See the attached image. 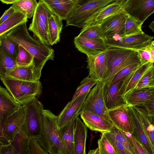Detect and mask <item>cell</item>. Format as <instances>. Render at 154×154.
Masks as SVG:
<instances>
[{
    "mask_svg": "<svg viewBox=\"0 0 154 154\" xmlns=\"http://www.w3.org/2000/svg\"><path fill=\"white\" fill-rule=\"evenodd\" d=\"M42 69L37 67L33 61L26 65L18 66L10 70L5 76L31 82L39 81Z\"/></svg>",
    "mask_w": 154,
    "mask_h": 154,
    "instance_id": "20",
    "label": "cell"
},
{
    "mask_svg": "<svg viewBox=\"0 0 154 154\" xmlns=\"http://www.w3.org/2000/svg\"><path fill=\"white\" fill-rule=\"evenodd\" d=\"M29 148L30 154H47L42 148L36 137H29Z\"/></svg>",
    "mask_w": 154,
    "mask_h": 154,
    "instance_id": "45",
    "label": "cell"
},
{
    "mask_svg": "<svg viewBox=\"0 0 154 154\" xmlns=\"http://www.w3.org/2000/svg\"><path fill=\"white\" fill-rule=\"evenodd\" d=\"M27 17L23 13L17 11L10 18L0 24V36L23 23L27 22Z\"/></svg>",
    "mask_w": 154,
    "mask_h": 154,
    "instance_id": "31",
    "label": "cell"
},
{
    "mask_svg": "<svg viewBox=\"0 0 154 154\" xmlns=\"http://www.w3.org/2000/svg\"><path fill=\"white\" fill-rule=\"evenodd\" d=\"M149 27L154 32V20L152 22L149 26Z\"/></svg>",
    "mask_w": 154,
    "mask_h": 154,
    "instance_id": "54",
    "label": "cell"
},
{
    "mask_svg": "<svg viewBox=\"0 0 154 154\" xmlns=\"http://www.w3.org/2000/svg\"><path fill=\"white\" fill-rule=\"evenodd\" d=\"M37 139L47 154H65L58 129L57 116L49 110L43 111L40 133Z\"/></svg>",
    "mask_w": 154,
    "mask_h": 154,
    "instance_id": "2",
    "label": "cell"
},
{
    "mask_svg": "<svg viewBox=\"0 0 154 154\" xmlns=\"http://www.w3.org/2000/svg\"><path fill=\"white\" fill-rule=\"evenodd\" d=\"M127 106L134 125V133H135L134 135L148 154H154V148L148 138L137 110L134 106L128 105Z\"/></svg>",
    "mask_w": 154,
    "mask_h": 154,
    "instance_id": "18",
    "label": "cell"
},
{
    "mask_svg": "<svg viewBox=\"0 0 154 154\" xmlns=\"http://www.w3.org/2000/svg\"><path fill=\"white\" fill-rule=\"evenodd\" d=\"M78 35L91 38H101L105 40L100 25L85 27L82 28Z\"/></svg>",
    "mask_w": 154,
    "mask_h": 154,
    "instance_id": "37",
    "label": "cell"
},
{
    "mask_svg": "<svg viewBox=\"0 0 154 154\" xmlns=\"http://www.w3.org/2000/svg\"><path fill=\"white\" fill-rule=\"evenodd\" d=\"M122 9L120 3L116 1L112 2L94 14L86 22L83 28L90 26L100 25L107 18Z\"/></svg>",
    "mask_w": 154,
    "mask_h": 154,
    "instance_id": "23",
    "label": "cell"
},
{
    "mask_svg": "<svg viewBox=\"0 0 154 154\" xmlns=\"http://www.w3.org/2000/svg\"><path fill=\"white\" fill-rule=\"evenodd\" d=\"M123 131L129 140L136 154H148L143 145L133 134Z\"/></svg>",
    "mask_w": 154,
    "mask_h": 154,
    "instance_id": "44",
    "label": "cell"
},
{
    "mask_svg": "<svg viewBox=\"0 0 154 154\" xmlns=\"http://www.w3.org/2000/svg\"><path fill=\"white\" fill-rule=\"evenodd\" d=\"M62 19L55 14L50 18L48 26V30L50 45L59 42L60 34L62 29Z\"/></svg>",
    "mask_w": 154,
    "mask_h": 154,
    "instance_id": "27",
    "label": "cell"
},
{
    "mask_svg": "<svg viewBox=\"0 0 154 154\" xmlns=\"http://www.w3.org/2000/svg\"><path fill=\"white\" fill-rule=\"evenodd\" d=\"M29 138L21 128L11 143L13 154H30L29 148Z\"/></svg>",
    "mask_w": 154,
    "mask_h": 154,
    "instance_id": "29",
    "label": "cell"
},
{
    "mask_svg": "<svg viewBox=\"0 0 154 154\" xmlns=\"http://www.w3.org/2000/svg\"><path fill=\"white\" fill-rule=\"evenodd\" d=\"M0 154H13L11 143L7 145H0Z\"/></svg>",
    "mask_w": 154,
    "mask_h": 154,
    "instance_id": "50",
    "label": "cell"
},
{
    "mask_svg": "<svg viewBox=\"0 0 154 154\" xmlns=\"http://www.w3.org/2000/svg\"><path fill=\"white\" fill-rule=\"evenodd\" d=\"M55 15L66 20L75 0H41Z\"/></svg>",
    "mask_w": 154,
    "mask_h": 154,
    "instance_id": "24",
    "label": "cell"
},
{
    "mask_svg": "<svg viewBox=\"0 0 154 154\" xmlns=\"http://www.w3.org/2000/svg\"><path fill=\"white\" fill-rule=\"evenodd\" d=\"M54 14L41 0H39L34 15L43 21L47 26L49 19Z\"/></svg>",
    "mask_w": 154,
    "mask_h": 154,
    "instance_id": "38",
    "label": "cell"
},
{
    "mask_svg": "<svg viewBox=\"0 0 154 154\" xmlns=\"http://www.w3.org/2000/svg\"><path fill=\"white\" fill-rule=\"evenodd\" d=\"M104 84L102 80H99L90 90L85 100L81 113L85 111L93 112L112 122L104 101L103 94Z\"/></svg>",
    "mask_w": 154,
    "mask_h": 154,
    "instance_id": "8",
    "label": "cell"
},
{
    "mask_svg": "<svg viewBox=\"0 0 154 154\" xmlns=\"http://www.w3.org/2000/svg\"><path fill=\"white\" fill-rule=\"evenodd\" d=\"M141 64L140 63H134L125 67L118 72L109 81L106 83L113 82L124 79L130 73L139 67Z\"/></svg>",
    "mask_w": 154,
    "mask_h": 154,
    "instance_id": "42",
    "label": "cell"
},
{
    "mask_svg": "<svg viewBox=\"0 0 154 154\" xmlns=\"http://www.w3.org/2000/svg\"><path fill=\"white\" fill-rule=\"evenodd\" d=\"M34 57L22 46L19 45L18 55L16 61L18 66L29 65L33 61Z\"/></svg>",
    "mask_w": 154,
    "mask_h": 154,
    "instance_id": "40",
    "label": "cell"
},
{
    "mask_svg": "<svg viewBox=\"0 0 154 154\" xmlns=\"http://www.w3.org/2000/svg\"><path fill=\"white\" fill-rule=\"evenodd\" d=\"M128 15L122 9L109 17L100 25L105 40L125 36V24Z\"/></svg>",
    "mask_w": 154,
    "mask_h": 154,
    "instance_id": "10",
    "label": "cell"
},
{
    "mask_svg": "<svg viewBox=\"0 0 154 154\" xmlns=\"http://www.w3.org/2000/svg\"><path fill=\"white\" fill-rule=\"evenodd\" d=\"M26 105H21L19 109L9 116L0 127V145L10 143L15 135L20 131L24 122Z\"/></svg>",
    "mask_w": 154,
    "mask_h": 154,
    "instance_id": "7",
    "label": "cell"
},
{
    "mask_svg": "<svg viewBox=\"0 0 154 154\" xmlns=\"http://www.w3.org/2000/svg\"><path fill=\"white\" fill-rule=\"evenodd\" d=\"M19 45L4 35L0 36V46L5 52L16 60L19 49Z\"/></svg>",
    "mask_w": 154,
    "mask_h": 154,
    "instance_id": "34",
    "label": "cell"
},
{
    "mask_svg": "<svg viewBox=\"0 0 154 154\" xmlns=\"http://www.w3.org/2000/svg\"><path fill=\"white\" fill-rule=\"evenodd\" d=\"M107 50L95 56H87V68L90 77L102 80L107 70Z\"/></svg>",
    "mask_w": 154,
    "mask_h": 154,
    "instance_id": "17",
    "label": "cell"
},
{
    "mask_svg": "<svg viewBox=\"0 0 154 154\" xmlns=\"http://www.w3.org/2000/svg\"><path fill=\"white\" fill-rule=\"evenodd\" d=\"M25 105V119L22 128L29 137L37 138L40 131L41 119L44 110L43 105L36 98Z\"/></svg>",
    "mask_w": 154,
    "mask_h": 154,
    "instance_id": "6",
    "label": "cell"
},
{
    "mask_svg": "<svg viewBox=\"0 0 154 154\" xmlns=\"http://www.w3.org/2000/svg\"><path fill=\"white\" fill-rule=\"evenodd\" d=\"M116 139L122 143L130 154H136V152L129 140L124 133L123 131L117 128L114 125L109 131Z\"/></svg>",
    "mask_w": 154,
    "mask_h": 154,
    "instance_id": "39",
    "label": "cell"
},
{
    "mask_svg": "<svg viewBox=\"0 0 154 154\" xmlns=\"http://www.w3.org/2000/svg\"><path fill=\"white\" fill-rule=\"evenodd\" d=\"M26 22L22 23L4 35L22 46L32 54L35 65L42 69L48 60H53L54 50L49 45L36 40L30 35Z\"/></svg>",
    "mask_w": 154,
    "mask_h": 154,
    "instance_id": "1",
    "label": "cell"
},
{
    "mask_svg": "<svg viewBox=\"0 0 154 154\" xmlns=\"http://www.w3.org/2000/svg\"><path fill=\"white\" fill-rule=\"evenodd\" d=\"M17 66L16 61L0 46V76H5L10 70Z\"/></svg>",
    "mask_w": 154,
    "mask_h": 154,
    "instance_id": "32",
    "label": "cell"
},
{
    "mask_svg": "<svg viewBox=\"0 0 154 154\" xmlns=\"http://www.w3.org/2000/svg\"><path fill=\"white\" fill-rule=\"evenodd\" d=\"M134 107L137 111L148 138L154 148V120L144 108L137 106Z\"/></svg>",
    "mask_w": 154,
    "mask_h": 154,
    "instance_id": "30",
    "label": "cell"
},
{
    "mask_svg": "<svg viewBox=\"0 0 154 154\" xmlns=\"http://www.w3.org/2000/svg\"><path fill=\"white\" fill-rule=\"evenodd\" d=\"M98 81L91 77L89 75L85 78L77 87L71 100H73L79 96L89 91L92 87Z\"/></svg>",
    "mask_w": 154,
    "mask_h": 154,
    "instance_id": "36",
    "label": "cell"
},
{
    "mask_svg": "<svg viewBox=\"0 0 154 154\" xmlns=\"http://www.w3.org/2000/svg\"><path fill=\"white\" fill-rule=\"evenodd\" d=\"M115 0H75L66 20V26L83 28L86 22L94 14Z\"/></svg>",
    "mask_w": 154,
    "mask_h": 154,
    "instance_id": "5",
    "label": "cell"
},
{
    "mask_svg": "<svg viewBox=\"0 0 154 154\" xmlns=\"http://www.w3.org/2000/svg\"><path fill=\"white\" fill-rule=\"evenodd\" d=\"M89 91L67 103L57 116L58 129L69 123L80 114L84 103Z\"/></svg>",
    "mask_w": 154,
    "mask_h": 154,
    "instance_id": "12",
    "label": "cell"
},
{
    "mask_svg": "<svg viewBox=\"0 0 154 154\" xmlns=\"http://www.w3.org/2000/svg\"><path fill=\"white\" fill-rule=\"evenodd\" d=\"M143 23L128 15L125 22V36L144 33L141 29Z\"/></svg>",
    "mask_w": 154,
    "mask_h": 154,
    "instance_id": "35",
    "label": "cell"
},
{
    "mask_svg": "<svg viewBox=\"0 0 154 154\" xmlns=\"http://www.w3.org/2000/svg\"><path fill=\"white\" fill-rule=\"evenodd\" d=\"M4 4H13L19 0H0Z\"/></svg>",
    "mask_w": 154,
    "mask_h": 154,
    "instance_id": "52",
    "label": "cell"
},
{
    "mask_svg": "<svg viewBox=\"0 0 154 154\" xmlns=\"http://www.w3.org/2000/svg\"><path fill=\"white\" fill-rule=\"evenodd\" d=\"M87 127L78 116L76 119L74 131L75 154H85V146L87 137Z\"/></svg>",
    "mask_w": 154,
    "mask_h": 154,
    "instance_id": "25",
    "label": "cell"
},
{
    "mask_svg": "<svg viewBox=\"0 0 154 154\" xmlns=\"http://www.w3.org/2000/svg\"><path fill=\"white\" fill-rule=\"evenodd\" d=\"M148 47L151 54L150 62L153 63L154 62V41L152 42Z\"/></svg>",
    "mask_w": 154,
    "mask_h": 154,
    "instance_id": "51",
    "label": "cell"
},
{
    "mask_svg": "<svg viewBox=\"0 0 154 154\" xmlns=\"http://www.w3.org/2000/svg\"><path fill=\"white\" fill-rule=\"evenodd\" d=\"M152 118L153 119V120H154V116H151Z\"/></svg>",
    "mask_w": 154,
    "mask_h": 154,
    "instance_id": "58",
    "label": "cell"
},
{
    "mask_svg": "<svg viewBox=\"0 0 154 154\" xmlns=\"http://www.w3.org/2000/svg\"><path fill=\"white\" fill-rule=\"evenodd\" d=\"M124 98L128 105L133 106L154 100V87L134 89L125 94Z\"/></svg>",
    "mask_w": 154,
    "mask_h": 154,
    "instance_id": "22",
    "label": "cell"
},
{
    "mask_svg": "<svg viewBox=\"0 0 154 154\" xmlns=\"http://www.w3.org/2000/svg\"><path fill=\"white\" fill-rule=\"evenodd\" d=\"M80 115L86 126L92 131L102 133L109 132L114 126L112 122L93 112L85 111Z\"/></svg>",
    "mask_w": 154,
    "mask_h": 154,
    "instance_id": "16",
    "label": "cell"
},
{
    "mask_svg": "<svg viewBox=\"0 0 154 154\" xmlns=\"http://www.w3.org/2000/svg\"><path fill=\"white\" fill-rule=\"evenodd\" d=\"M154 79V62L152 63V72L151 80Z\"/></svg>",
    "mask_w": 154,
    "mask_h": 154,
    "instance_id": "55",
    "label": "cell"
},
{
    "mask_svg": "<svg viewBox=\"0 0 154 154\" xmlns=\"http://www.w3.org/2000/svg\"><path fill=\"white\" fill-rule=\"evenodd\" d=\"M124 79L113 82L105 83L103 94L104 101L108 110L127 105L124 97L121 95L120 92Z\"/></svg>",
    "mask_w": 154,
    "mask_h": 154,
    "instance_id": "14",
    "label": "cell"
},
{
    "mask_svg": "<svg viewBox=\"0 0 154 154\" xmlns=\"http://www.w3.org/2000/svg\"><path fill=\"white\" fill-rule=\"evenodd\" d=\"M74 42L78 50L87 56H95L108 49L103 39L91 38L78 35L75 37Z\"/></svg>",
    "mask_w": 154,
    "mask_h": 154,
    "instance_id": "13",
    "label": "cell"
},
{
    "mask_svg": "<svg viewBox=\"0 0 154 154\" xmlns=\"http://www.w3.org/2000/svg\"><path fill=\"white\" fill-rule=\"evenodd\" d=\"M127 0H115V1L120 3L121 5Z\"/></svg>",
    "mask_w": 154,
    "mask_h": 154,
    "instance_id": "56",
    "label": "cell"
},
{
    "mask_svg": "<svg viewBox=\"0 0 154 154\" xmlns=\"http://www.w3.org/2000/svg\"><path fill=\"white\" fill-rule=\"evenodd\" d=\"M0 126H3L7 118L17 110L21 106L7 89L0 87Z\"/></svg>",
    "mask_w": 154,
    "mask_h": 154,
    "instance_id": "19",
    "label": "cell"
},
{
    "mask_svg": "<svg viewBox=\"0 0 154 154\" xmlns=\"http://www.w3.org/2000/svg\"><path fill=\"white\" fill-rule=\"evenodd\" d=\"M121 8L129 16L143 23L154 12V0H127Z\"/></svg>",
    "mask_w": 154,
    "mask_h": 154,
    "instance_id": "11",
    "label": "cell"
},
{
    "mask_svg": "<svg viewBox=\"0 0 154 154\" xmlns=\"http://www.w3.org/2000/svg\"><path fill=\"white\" fill-rule=\"evenodd\" d=\"M152 65V63L150 62L141 64L125 78L120 90L121 95L124 97L125 94L134 89Z\"/></svg>",
    "mask_w": 154,
    "mask_h": 154,
    "instance_id": "21",
    "label": "cell"
},
{
    "mask_svg": "<svg viewBox=\"0 0 154 154\" xmlns=\"http://www.w3.org/2000/svg\"><path fill=\"white\" fill-rule=\"evenodd\" d=\"M97 143L100 154H117L113 146L105 136L102 135Z\"/></svg>",
    "mask_w": 154,
    "mask_h": 154,
    "instance_id": "43",
    "label": "cell"
},
{
    "mask_svg": "<svg viewBox=\"0 0 154 154\" xmlns=\"http://www.w3.org/2000/svg\"><path fill=\"white\" fill-rule=\"evenodd\" d=\"M38 4L36 0H19L12 5L30 18L33 16Z\"/></svg>",
    "mask_w": 154,
    "mask_h": 154,
    "instance_id": "33",
    "label": "cell"
},
{
    "mask_svg": "<svg viewBox=\"0 0 154 154\" xmlns=\"http://www.w3.org/2000/svg\"><path fill=\"white\" fill-rule=\"evenodd\" d=\"M149 45L143 48L135 51L138 53L139 57L142 64L150 62L151 54L149 48Z\"/></svg>",
    "mask_w": 154,
    "mask_h": 154,
    "instance_id": "46",
    "label": "cell"
},
{
    "mask_svg": "<svg viewBox=\"0 0 154 154\" xmlns=\"http://www.w3.org/2000/svg\"><path fill=\"white\" fill-rule=\"evenodd\" d=\"M29 29L40 42L50 45L47 26L41 19L33 15Z\"/></svg>",
    "mask_w": 154,
    "mask_h": 154,
    "instance_id": "28",
    "label": "cell"
},
{
    "mask_svg": "<svg viewBox=\"0 0 154 154\" xmlns=\"http://www.w3.org/2000/svg\"><path fill=\"white\" fill-rule=\"evenodd\" d=\"M152 72V65L149 70L142 77L134 89L149 87V85L151 81Z\"/></svg>",
    "mask_w": 154,
    "mask_h": 154,
    "instance_id": "47",
    "label": "cell"
},
{
    "mask_svg": "<svg viewBox=\"0 0 154 154\" xmlns=\"http://www.w3.org/2000/svg\"><path fill=\"white\" fill-rule=\"evenodd\" d=\"M102 135L107 138L117 154H130L124 145L122 143L117 140L109 131L103 133Z\"/></svg>",
    "mask_w": 154,
    "mask_h": 154,
    "instance_id": "41",
    "label": "cell"
},
{
    "mask_svg": "<svg viewBox=\"0 0 154 154\" xmlns=\"http://www.w3.org/2000/svg\"><path fill=\"white\" fill-rule=\"evenodd\" d=\"M144 108L150 116H154V100H151L137 106Z\"/></svg>",
    "mask_w": 154,
    "mask_h": 154,
    "instance_id": "49",
    "label": "cell"
},
{
    "mask_svg": "<svg viewBox=\"0 0 154 154\" xmlns=\"http://www.w3.org/2000/svg\"><path fill=\"white\" fill-rule=\"evenodd\" d=\"M149 87H154V79L151 81Z\"/></svg>",
    "mask_w": 154,
    "mask_h": 154,
    "instance_id": "57",
    "label": "cell"
},
{
    "mask_svg": "<svg viewBox=\"0 0 154 154\" xmlns=\"http://www.w3.org/2000/svg\"><path fill=\"white\" fill-rule=\"evenodd\" d=\"M108 112L114 125L123 131L133 134L134 125L127 105L108 110Z\"/></svg>",
    "mask_w": 154,
    "mask_h": 154,
    "instance_id": "15",
    "label": "cell"
},
{
    "mask_svg": "<svg viewBox=\"0 0 154 154\" xmlns=\"http://www.w3.org/2000/svg\"><path fill=\"white\" fill-rule=\"evenodd\" d=\"M17 11L13 5L6 10L0 19V24L6 20Z\"/></svg>",
    "mask_w": 154,
    "mask_h": 154,
    "instance_id": "48",
    "label": "cell"
},
{
    "mask_svg": "<svg viewBox=\"0 0 154 154\" xmlns=\"http://www.w3.org/2000/svg\"><path fill=\"white\" fill-rule=\"evenodd\" d=\"M76 118L68 125L58 129L65 154H75L74 131Z\"/></svg>",
    "mask_w": 154,
    "mask_h": 154,
    "instance_id": "26",
    "label": "cell"
},
{
    "mask_svg": "<svg viewBox=\"0 0 154 154\" xmlns=\"http://www.w3.org/2000/svg\"><path fill=\"white\" fill-rule=\"evenodd\" d=\"M107 69L102 80L109 81L120 70L132 64L141 63L137 52L134 50L108 46Z\"/></svg>",
    "mask_w": 154,
    "mask_h": 154,
    "instance_id": "4",
    "label": "cell"
},
{
    "mask_svg": "<svg viewBox=\"0 0 154 154\" xmlns=\"http://www.w3.org/2000/svg\"><path fill=\"white\" fill-rule=\"evenodd\" d=\"M154 37L144 33L123 37H116L105 40L107 46L136 51L150 44Z\"/></svg>",
    "mask_w": 154,
    "mask_h": 154,
    "instance_id": "9",
    "label": "cell"
},
{
    "mask_svg": "<svg viewBox=\"0 0 154 154\" xmlns=\"http://www.w3.org/2000/svg\"><path fill=\"white\" fill-rule=\"evenodd\" d=\"M0 79L10 94L21 105L37 99L42 94V87L39 81H28L8 76H0Z\"/></svg>",
    "mask_w": 154,
    "mask_h": 154,
    "instance_id": "3",
    "label": "cell"
},
{
    "mask_svg": "<svg viewBox=\"0 0 154 154\" xmlns=\"http://www.w3.org/2000/svg\"><path fill=\"white\" fill-rule=\"evenodd\" d=\"M88 154H100V151L99 148L94 149L90 150L88 153Z\"/></svg>",
    "mask_w": 154,
    "mask_h": 154,
    "instance_id": "53",
    "label": "cell"
}]
</instances>
